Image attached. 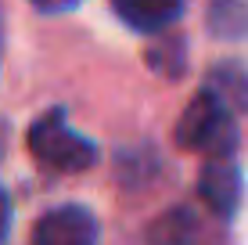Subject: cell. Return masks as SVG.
Instances as JSON below:
<instances>
[{"label": "cell", "mask_w": 248, "mask_h": 245, "mask_svg": "<svg viewBox=\"0 0 248 245\" xmlns=\"http://www.w3.org/2000/svg\"><path fill=\"white\" fill-rule=\"evenodd\" d=\"M212 94H216L230 112H241L248 108V72L241 65H223V69H212Z\"/></svg>", "instance_id": "6"}, {"label": "cell", "mask_w": 248, "mask_h": 245, "mask_svg": "<svg viewBox=\"0 0 248 245\" xmlns=\"http://www.w3.org/2000/svg\"><path fill=\"white\" fill-rule=\"evenodd\" d=\"M93 242H97V220L83 206L50 209L32 227V245H93Z\"/></svg>", "instance_id": "3"}, {"label": "cell", "mask_w": 248, "mask_h": 245, "mask_svg": "<svg viewBox=\"0 0 248 245\" xmlns=\"http://www.w3.org/2000/svg\"><path fill=\"white\" fill-rule=\"evenodd\" d=\"M115 4V15L123 18L130 29H140V33H151V29H162L180 15L184 0H112Z\"/></svg>", "instance_id": "5"}, {"label": "cell", "mask_w": 248, "mask_h": 245, "mask_svg": "<svg viewBox=\"0 0 248 245\" xmlns=\"http://www.w3.org/2000/svg\"><path fill=\"white\" fill-rule=\"evenodd\" d=\"M32 4H36L40 11H68V7H76L79 0H32Z\"/></svg>", "instance_id": "9"}, {"label": "cell", "mask_w": 248, "mask_h": 245, "mask_svg": "<svg viewBox=\"0 0 248 245\" xmlns=\"http://www.w3.org/2000/svg\"><path fill=\"white\" fill-rule=\"evenodd\" d=\"M29 151H32V159H40L44 166L62 170V173L90 170L93 159H97L93 145L87 137H79V133L65 123V115L58 112V108L47 112V115H40V119L29 126Z\"/></svg>", "instance_id": "2"}, {"label": "cell", "mask_w": 248, "mask_h": 245, "mask_svg": "<svg viewBox=\"0 0 248 245\" xmlns=\"http://www.w3.org/2000/svg\"><path fill=\"white\" fill-rule=\"evenodd\" d=\"M191 238H194V216L187 209H173V213L158 216L148 231L151 245H187Z\"/></svg>", "instance_id": "7"}, {"label": "cell", "mask_w": 248, "mask_h": 245, "mask_svg": "<svg viewBox=\"0 0 248 245\" xmlns=\"http://www.w3.org/2000/svg\"><path fill=\"white\" fill-rule=\"evenodd\" d=\"M7 231H11V202H7L4 188H0V245L7 242Z\"/></svg>", "instance_id": "8"}, {"label": "cell", "mask_w": 248, "mask_h": 245, "mask_svg": "<svg viewBox=\"0 0 248 245\" xmlns=\"http://www.w3.org/2000/svg\"><path fill=\"white\" fill-rule=\"evenodd\" d=\"M176 145L187 151H205L209 159L234 151L237 130H234V119H230V108L212 90L194 94L191 105L184 108L180 123H176Z\"/></svg>", "instance_id": "1"}, {"label": "cell", "mask_w": 248, "mask_h": 245, "mask_svg": "<svg viewBox=\"0 0 248 245\" xmlns=\"http://www.w3.org/2000/svg\"><path fill=\"white\" fill-rule=\"evenodd\" d=\"M202 198L212 213L219 216H230L241 202V173L237 166L230 163V155H219V159H209L202 170Z\"/></svg>", "instance_id": "4"}]
</instances>
